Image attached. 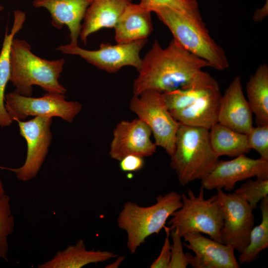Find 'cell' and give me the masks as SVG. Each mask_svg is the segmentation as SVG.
<instances>
[{"label":"cell","mask_w":268,"mask_h":268,"mask_svg":"<svg viewBox=\"0 0 268 268\" xmlns=\"http://www.w3.org/2000/svg\"><path fill=\"white\" fill-rule=\"evenodd\" d=\"M234 193L246 201L254 210L259 202L268 196V179H248Z\"/></svg>","instance_id":"4316f807"},{"label":"cell","mask_w":268,"mask_h":268,"mask_svg":"<svg viewBox=\"0 0 268 268\" xmlns=\"http://www.w3.org/2000/svg\"><path fill=\"white\" fill-rule=\"evenodd\" d=\"M221 96L218 85L209 89L189 107L170 112L180 124L209 130L218 123Z\"/></svg>","instance_id":"e0dca14e"},{"label":"cell","mask_w":268,"mask_h":268,"mask_svg":"<svg viewBox=\"0 0 268 268\" xmlns=\"http://www.w3.org/2000/svg\"><path fill=\"white\" fill-rule=\"evenodd\" d=\"M173 244L171 245V259L168 268H186L190 265L191 254L185 253L182 237L176 229L170 231Z\"/></svg>","instance_id":"f546056e"},{"label":"cell","mask_w":268,"mask_h":268,"mask_svg":"<svg viewBox=\"0 0 268 268\" xmlns=\"http://www.w3.org/2000/svg\"><path fill=\"white\" fill-rule=\"evenodd\" d=\"M26 19L25 12L16 10L14 12V21L9 33L4 35L0 53V127L9 126L13 122L8 114L4 104L5 90L10 76V50L14 36L22 28Z\"/></svg>","instance_id":"44dd1931"},{"label":"cell","mask_w":268,"mask_h":268,"mask_svg":"<svg viewBox=\"0 0 268 268\" xmlns=\"http://www.w3.org/2000/svg\"><path fill=\"white\" fill-rule=\"evenodd\" d=\"M132 0H92L85 13L79 37L86 44L89 36L105 28H114Z\"/></svg>","instance_id":"ac0fdd59"},{"label":"cell","mask_w":268,"mask_h":268,"mask_svg":"<svg viewBox=\"0 0 268 268\" xmlns=\"http://www.w3.org/2000/svg\"><path fill=\"white\" fill-rule=\"evenodd\" d=\"M218 85L213 77L202 70L188 86L163 94L169 111H176L191 105L209 89Z\"/></svg>","instance_id":"cb8c5ba5"},{"label":"cell","mask_w":268,"mask_h":268,"mask_svg":"<svg viewBox=\"0 0 268 268\" xmlns=\"http://www.w3.org/2000/svg\"><path fill=\"white\" fill-rule=\"evenodd\" d=\"M120 167L124 172H135L141 170L143 167V157L128 155L120 161Z\"/></svg>","instance_id":"1f68e13d"},{"label":"cell","mask_w":268,"mask_h":268,"mask_svg":"<svg viewBox=\"0 0 268 268\" xmlns=\"http://www.w3.org/2000/svg\"><path fill=\"white\" fill-rule=\"evenodd\" d=\"M248 102L255 115L257 126L268 124V66L260 65L246 86Z\"/></svg>","instance_id":"7402d4cb"},{"label":"cell","mask_w":268,"mask_h":268,"mask_svg":"<svg viewBox=\"0 0 268 268\" xmlns=\"http://www.w3.org/2000/svg\"><path fill=\"white\" fill-rule=\"evenodd\" d=\"M149 127L138 118L120 122L113 131L109 154L120 161L128 155L148 157L156 151V145L151 139Z\"/></svg>","instance_id":"4fadbf2b"},{"label":"cell","mask_w":268,"mask_h":268,"mask_svg":"<svg viewBox=\"0 0 268 268\" xmlns=\"http://www.w3.org/2000/svg\"><path fill=\"white\" fill-rule=\"evenodd\" d=\"M181 205V195L175 191L160 195L156 203L148 206L126 202L117 218V225L127 232V246L131 253H135L149 236L158 235L168 218Z\"/></svg>","instance_id":"5b68a950"},{"label":"cell","mask_w":268,"mask_h":268,"mask_svg":"<svg viewBox=\"0 0 268 268\" xmlns=\"http://www.w3.org/2000/svg\"><path fill=\"white\" fill-rule=\"evenodd\" d=\"M53 118L34 117L26 121L17 120L20 135L27 143V154L24 164L16 168L0 166L14 172L18 180L26 182L35 178L49 151L52 140Z\"/></svg>","instance_id":"9c48e42d"},{"label":"cell","mask_w":268,"mask_h":268,"mask_svg":"<svg viewBox=\"0 0 268 268\" xmlns=\"http://www.w3.org/2000/svg\"><path fill=\"white\" fill-rule=\"evenodd\" d=\"M5 108L13 121L29 116L57 117L71 123L82 109L77 101H68L64 94L47 93L40 97L25 96L14 91L5 95Z\"/></svg>","instance_id":"ba28073f"},{"label":"cell","mask_w":268,"mask_h":268,"mask_svg":"<svg viewBox=\"0 0 268 268\" xmlns=\"http://www.w3.org/2000/svg\"><path fill=\"white\" fill-rule=\"evenodd\" d=\"M3 9V6L1 5L0 4V11L2 10Z\"/></svg>","instance_id":"e575fe53"},{"label":"cell","mask_w":268,"mask_h":268,"mask_svg":"<svg viewBox=\"0 0 268 268\" xmlns=\"http://www.w3.org/2000/svg\"><path fill=\"white\" fill-rule=\"evenodd\" d=\"M147 42V39H144L116 45L102 43L96 50H86L69 44L60 46L58 50L64 54L79 56L109 73L117 72L126 66L133 67L138 71L142 63L140 52Z\"/></svg>","instance_id":"30bf717a"},{"label":"cell","mask_w":268,"mask_h":268,"mask_svg":"<svg viewBox=\"0 0 268 268\" xmlns=\"http://www.w3.org/2000/svg\"><path fill=\"white\" fill-rule=\"evenodd\" d=\"M253 114L243 92L241 77L237 75L221 96L218 122L247 134L253 127Z\"/></svg>","instance_id":"9a60e30c"},{"label":"cell","mask_w":268,"mask_h":268,"mask_svg":"<svg viewBox=\"0 0 268 268\" xmlns=\"http://www.w3.org/2000/svg\"><path fill=\"white\" fill-rule=\"evenodd\" d=\"M151 13L138 3L128 4L114 27L116 43L147 39L153 30Z\"/></svg>","instance_id":"d6986e66"},{"label":"cell","mask_w":268,"mask_h":268,"mask_svg":"<svg viewBox=\"0 0 268 268\" xmlns=\"http://www.w3.org/2000/svg\"><path fill=\"white\" fill-rule=\"evenodd\" d=\"M125 258L123 256H119L118 258L111 264L108 265L105 268H118L121 263L125 260Z\"/></svg>","instance_id":"d6a6232c"},{"label":"cell","mask_w":268,"mask_h":268,"mask_svg":"<svg viewBox=\"0 0 268 268\" xmlns=\"http://www.w3.org/2000/svg\"><path fill=\"white\" fill-rule=\"evenodd\" d=\"M117 254L107 251L88 250L84 241L80 239L74 245L58 251L49 261L37 266L38 268H80L88 264L103 262L115 258Z\"/></svg>","instance_id":"ffe728a7"},{"label":"cell","mask_w":268,"mask_h":268,"mask_svg":"<svg viewBox=\"0 0 268 268\" xmlns=\"http://www.w3.org/2000/svg\"><path fill=\"white\" fill-rule=\"evenodd\" d=\"M5 194L3 185L0 178V197Z\"/></svg>","instance_id":"836d02e7"},{"label":"cell","mask_w":268,"mask_h":268,"mask_svg":"<svg viewBox=\"0 0 268 268\" xmlns=\"http://www.w3.org/2000/svg\"><path fill=\"white\" fill-rule=\"evenodd\" d=\"M92 0H34L33 6L49 12L53 26L60 29L67 26L69 31L70 45H78L82 21Z\"/></svg>","instance_id":"2e32d148"},{"label":"cell","mask_w":268,"mask_h":268,"mask_svg":"<svg viewBox=\"0 0 268 268\" xmlns=\"http://www.w3.org/2000/svg\"><path fill=\"white\" fill-rule=\"evenodd\" d=\"M183 237L185 247L192 251L190 265L195 268H238L234 248L208 238L200 232H190Z\"/></svg>","instance_id":"5bb4252c"},{"label":"cell","mask_w":268,"mask_h":268,"mask_svg":"<svg viewBox=\"0 0 268 268\" xmlns=\"http://www.w3.org/2000/svg\"><path fill=\"white\" fill-rule=\"evenodd\" d=\"M216 190L223 217L221 242L233 246L240 253L248 244L254 227L253 209L246 201L234 193L226 194L222 189Z\"/></svg>","instance_id":"8fae6325"},{"label":"cell","mask_w":268,"mask_h":268,"mask_svg":"<svg viewBox=\"0 0 268 268\" xmlns=\"http://www.w3.org/2000/svg\"><path fill=\"white\" fill-rule=\"evenodd\" d=\"M201 186L198 195L189 190L187 195H181L182 205L171 215L167 222L171 231L176 229L183 236L190 232L207 234L221 242V231L223 224L222 208L217 195L205 199Z\"/></svg>","instance_id":"8992f818"},{"label":"cell","mask_w":268,"mask_h":268,"mask_svg":"<svg viewBox=\"0 0 268 268\" xmlns=\"http://www.w3.org/2000/svg\"><path fill=\"white\" fill-rule=\"evenodd\" d=\"M138 4L151 12L168 8L188 14H201L196 0H140Z\"/></svg>","instance_id":"83f0119b"},{"label":"cell","mask_w":268,"mask_h":268,"mask_svg":"<svg viewBox=\"0 0 268 268\" xmlns=\"http://www.w3.org/2000/svg\"><path fill=\"white\" fill-rule=\"evenodd\" d=\"M260 202L262 220L259 225L253 227L248 244L240 253L238 262L241 264L253 262L268 247V196Z\"/></svg>","instance_id":"d4e9b609"},{"label":"cell","mask_w":268,"mask_h":268,"mask_svg":"<svg viewBox=\"0 0 268 268\" xmlns=\"http://www.w3.org/2000/svg\"><path fill=\"white\" fill-rule=\"evenodd\" d=\"M166 237L159 256L150 265L151 268H168L171 259V244L169 240L170 230L168 226L163 228Z\"/></svg>","instance_id":"4dcf8cb0"},{"label":"cell","mask_w":268,"mask_h":268,"mask_svg":"<svg viewBox=\"0 0 268 268\" xmlns=\"http://www.w3.org/2000/svg\"><path fill=\"white\" fill-rule=\"evenodd\" d=\"M209 135L211 147L218 157L224 155L235 157L251 150L247 134L235 131L218 122L209 130Z\"/></svg>","instance_id":"603a6c76"},{"label":"cell","mask_w":268,"mask_h":268,"mask_svg":"<svg viewBox=\"0 0 268 268\" xmlns=\"http://www.w3.org/2000/svg\"><path fill=\"white\" fill-rule=\"evenodd\" d=\"M170 30L174 39L187 51L206 61L217 70L229 67L224 50L209 35L201 14L191 15L163 8L154 12Z\"/></svg>","instance_id":"277c9868"},{"label":"cell","mask_w":268,"mask_h":268,"mask_svg":"<svg viewBox=\"0 0 268 268\" xmlns=\"http://www.w3.org/2000/svg\"><path fill=\"white\" fill-rule=\"evenodd\" d=\"M206 67H210L206 61L187 51L174 38L166 48L155 40L142 59L133 94L138 95L147 89L163 93L187 87Z\"/></svg>","instance_id":"6da1fadb"},{"label":"cell","mask_w":268,"mask_h":268,"mask_svg":"<svg viewBox=\"0 0 268 268\" xmlns=\"http://www.w3.org/2000/svg\"><path fill=\"white\" fill-rule=\"evenodd\" d=\"M218 160L210 144L208 129L180 123L170 165L182 186L202 179Z\"/></svg>","instance_id":"3957f363"},{"label":"cell","mask_w":268,"mask_h":268,"mask_svg":"<svg viewBox=\"0 0 268 268\" xmlns=\"http://www.w3.org/2000/svg\"><path fill=\"white\" fill-rule=\"evenodd\" d=\"M15 220L12 214L10 198L6 194L0 197V259L8 262V237L14 230Z\"/></svg>","instance_id":"484cf974"},{"label":"cell","mask_w":268,"mask_h":268,"mask_svg":"<svg viewBox=\"0 0 268 268\" xmlns=\"http://www.w3.org/2000/svg\"><path fill=\"white\" fill-rule=\"evenodd\" d=\"M268 179V160L253 159L242 154L230 160H219L201 179L204 189L231 191L238 182L252 177Z\"/></svg>","instance_id":"7c38bea8"},{"label":"cell","mask_w":268,"mask_h":268,"mask_svg":"<svg viewBox=\"0 0 268 268\" xmlns=\"http://www.w3.org/2000/svg\"><path fill=\"white\" fill-rule=\"evenodd\" d=\"M9 81L18 94L31 96L33 86L38 85L47 93L65 94L66 88L59 81L63 70L64 59L48 60L32 51L23 39L13 40L10 50Z\"/></svg>","instance_id":"7a4b0ae2"},{"label":"cell","mask_w":268,"mask_h":268,"mask_svg":"<svg viewBox=\"0 0 268 268\" xmlns=\"http://www.w3.org/2000/svg\"><path fill=\"white\" fill-rule=\"evenodd\" d=\"M247 135L250 149L259 153L260 158L268 160V124L253 126Z\"/></svg>","instance_id":"f1b7e54d"},{"label":"cell","mask_w":268,"mask_h":268,"mask_svg":"<svg viewBox=\"0 0 268 268\" xmlns=\"http://www.w3.org/2000/svg\"><path fill=\"white\" fill-rule=\"evenodd\" d=\"M130 108L137 118L149 127L156 146L163 148L171 156L175 150L180 123L169 111L163 93L147 89L138 95H134Z\"/></svg>","instance_id":"52a82bcc"}]
</instances>
